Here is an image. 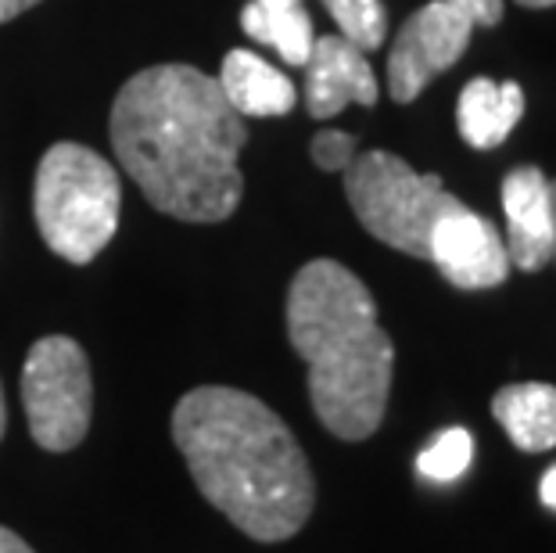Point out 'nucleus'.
I'll return each mask as SVG.
<instances>
[{
    "mask_svg": "<svg viewBox=\"0 0 556 553\" xmlns=\"http://www.w3.org/2000/svg\"><path fill=\"white\" fill-rule=\"evenodd\" d=\"M112 148L144 198L184 223L233 216L244 180V120L219 84L194 65H151L129 76L112 104Z\"/></svg>",
    "mask_w": 556,
    "mask_h": 553,
    "instance_id": "obj_1",
    "label": "nucleus"
},
{
    "mask_svg": "<svg viewBox=\"0 0 556 553\" xmlns=\"http://www.w3.org/2000/svg\"><path fill=\"white\" fill-rule=\"evenodd\" d=\"M173 442L205 500L244 536L280 543L309 521V461L263 399L223 385L194 388L176 403Z\"/></svg>",
    "mask_w": 556,
    "mask_h": 553,
    "instance_id": "obj_2",
    "label": "nucleus"
},
{
    "mask_svg": "<svg viewBox=\"0 0 556 553\" xmlns=\"http://www.w3.org/2000/svg\"><path fill=\"white\" fill-rule=\"evenodd\" d=\"M288 338L309 363L319 425L345 442L370 439L388 410L395 345L363 280L334 259L305 263L288 291Z\"/></svg>",
    "mask_w": 556,
    "mask_h": 553,
    "instance_id": "obj_3",
    "label": "nucleus"
},
{
    "mask_svg": "<svg viewBox=\"0 0 556 553\" xmlns=\"http://www.w3.org/2000/svg\"><path fill=\"white\" fill-rule=\"evenodd\" d=\"M123 187L98 151L62 140L40 159L33 213L47 249L68 263H90L115 238Z\"/></svg>",
    "mask_w": 556,
    "mask_h": 553,
    "instance_id": "obj_4",
    "label": "nucleus"
},
{
    "mask_svg": "<svg viewBox=\"0 0 556 553\" xmlns=\"http://www.w3.org/2000/svg\"><path fill=\"white\" fill-rule=\"evenodd\" d=\"M345 194L352 213L377 241L417 259H428V238L438 216L459 202L438 176L417 173L392 151H366L352 159Z\"/></svg>",
    "mask_w": 556,
    "mask_h": 553,
    "instance_id": "obj_5",
    "label": "nucleus"
},
{
    "mask_svg": "<svg viewBox=\"0 0 556 553\" xmlns=\"http://www.w3.org/2000/svg\"><path fill=\"white\" fill-rule=\"evenodd\" d=\"M22 399L29 431L43 450L65 453L79 445L93 410L87 352L65 335L40 338L22 367Z\"/></svg>",
    "mask_w": 556,
    "mask_h": 553,
    "instance_id": "obj_6",
    "label": "nucleus"
},
{
    "mask_svg": "<svg viewBox=\"0 0 556 553\" xmlns=\"http://www.w3.org/2000/svg\"><path fill=\"white\" fill-rule=\"evenodd\" d=\"M470 29H475V22L445 0H431L417 15H409L392 43V54H388V93H392V101H417L434 76L453 68L467 51Z\"/></svg>",
    "mask_w": 556,
    "mask_h": 553,
    "instance_id": "obj_7",
    "label": "nucleus"
},
{
    "mask_svg": "<svg viewBox=\"0 0 556 553\" xmlns=\"http://www.w3.org/2000/svg\"><path fill=\"white\" fill-rule=\"evenodd\" d=\"M428 259L442 269L448 285L464 291L495 288L510 277V252L503 234L464 202L438 216L428 238Z\"/></svg>",
    "mask_w": 556,
    "mask_h": 553,
    "instance_id": "obj_8",
    "label": "nucleus"
},
{
    "mask_svg": "<svg viewBox=\"0 0 556 553\" xmlns=\"http://www.w3.org/2000/svg\"><path fill=\"white\" fill-rule=\"evenodd\" d=\"M305 104L313 120H334L345 104H377V76L366 51L345 37H316L305 62Z\"/></svg>",
    "mask_w": 556,
    "mask_h": 553,
    "instance_id": "obj_9",
    "label": "nucleus"
},
{
    "mask_svg": "<svg viewBox=\"0 0 556 553\" xmlns=\"http://www.w3.org/2000/svg\"><path fill=\"white\" fill-rule=\"evenodd\" d=\"M506 252L510 266L535 274L553 259V194L549 180L535 166H517L503 180Z\"/></svg>",
    "mask_w": 556,
    "mask_h": 553,
    "instance_id": "obj_10",
    "label": "nucleus"
},
{
    "mask_svg": "<svg viewBox=\"0 0 556 553\" xmlns=\"http://www.w3.org/2000/svg\"><path fill=\"white\" fill-rule=\"evenodd\" d=\"M216 84L238 115H288L299 101L291 79L255 51H230Z\"/></svg>",
    "mask_w": 556,
    "mask_h": 553,
    "instance_id": "obj_11",
    "label": "nucleus"
},
{
    "mask_svg": "<svg viewBox=\"0 0 556 553\" xmlns=\"http://www.w3.org/2000/svg\"><path fill=\"white\" fill-rule=\"evenodd\" d=\"M520 115H525V90L517 84H492L484 76L470 79L456 104L459 134L478 151L500 148L520 123Z\"/></svg>",
    "mask_w": 556,
    "mask_h": 553,
    "instance_id": "obj_12",
    "label": "nucleus"
},
{
    "mask_svg": "<svg viewBox=\"0 0 556 553\" xmlns=\"http://www.w3.org/2000/svg\"><path fill=\"white\" fill-rule=\"evenodd\" d=\"M492 414L525 453L556 450V385L520 381L506 385L492 399Z\"/></svg>",
    "mask_w": 556,
    "mask_h": 553,
    "instance_id": "obj_13",
    "label": "nucleus"
},
{
    "mask_svg": "<svg viewBox=\"0 0 556 553\" xmlns=\"http://www.w3.org/2000/svg\"><path fill=\"white\" fill-rule=\"evenodd\" d=\"M241 29L255 43H266L283 58L288 65H305L313 51V18L302 4H266V0H252L241 11Z\"/></svg>",
    "mask_w": 556,
    "mask_h": 553,
    "instance_id": "obj_14",
    "label": "nucleus"
},
{
    "mask_svg": "<svg viewBox=\"0 0 556 553\" xmlns=\"http://www.w3.org/2000/svg\"><path fill=\"white\" fill-rule=\"evenodd\" d=\"M330 18L338 22L341 37L356 43L359 51H377L384 43L388 33V15L381 0H324Z\"/></svg>",
    "mask_w": 556,
    "mask_h": 553,
    "instance_id": "obj_15",
    "label": "nucleus"
},
{
    "mask_svg": "<svg viewBox=\"0 0 556 553\" xmlns=\"http://www.w3.org/2000/svg\"><path fill=\"white\" fill-rule=\"evenodd\" d=\"M475 456V439L467 428H448L417 456V470L431 481H456L470 467Z\"/></svg>",
    "mask_w": 556,
    "mask_h": 553,
    "instance_id": "obj_16",
    "label": "nucleus"
},
{
    "mask_svg": "<svg viewBox=\"0 0 556 553\" xmlns=\"http://www.w3.org/2000/svg\"><path fill=\"white\" fill-rule=\"evenodd\" d=\"M313 162L319 169L327 173H345L349 162L356 159V140L349 134H341V129H324V134L313 137Z\"/></svg>",
    "mask_w": 556,
    "mask_h": 553,
    "instance_id": "obj_17",
    "label": "nucleus"
},
{
    "mask_svg": "<svg viewBox=\"0 0 556 553\" xmlns=\"http://www.w3.org/2000/svg\"><path fill=\"white\" fill-rule=\"evenodd\" d=\"M445 4L464 11L475 26H495L503 18V0H445Z\"/></svg>",
    "mask_w": 556,
    "mask_h": 553,
    "instance_id": "obj_18",
    "label": "nucleus"
},
{
    "mask_svg": "<svg viewBox=\"0 0 556 553\" xmlns=\"http://www.w3.org/2000/svg\"><path fill=\"white\" fill-rule=\"evenodd\" d=\"M539 500H542V507H549L556 511V464L542 475V486H539Z\"/></svg>",
    "mask_w": 556,
    "mask_h": 553,
    "instance_id": "obj_19",
    "label": "nucleus"
},
{
    "mask_svg": "<svg viewBox=\"0 0 556 553\" xmlns=\"http://www.w3.org/2000/svg\"><path fill=\"white\" fill-rule=\"evenodd\" d=\"M0 553H33V546L26 543V539H18L11 528L0 525Z\"/></svg>",
    "mask_w": 556,
    "mask_h": 553,
    "instance_id": "obj_20",
    "label": "nucleus"
},
{
    "mask_svg": "<svg viewBox=\"0 0 556 553\" xmlns=\"http://www.w3.org/2000/svg\"><path fill=\"white\" fill-rule=\"evenodd\" d=\"M40 0H0V22H11L15 15H22L26 8H37Z\"/></svg>",
    "mask_w": 556,
    "mask_h": 553,
    "instance_id": "obj_21",
    "label": "nucleus"
},
{
    "mask_svg": "<svg viewBox=\"0 0 556 553\" xmlns=\"http://www.w3.org/2000/svg\"><path fill=\"white\" fill-rule=\"evenodd\" d=\"M549 194H553V263H556V180L549 184Z\"/></svg>",
    "mask_w": 556,
    "mask_h": 553,
    "instance_id": "obj_22",
    "label": "nucleus"
},
{
    "mask_svg": "<svg viewBox=\"0 0 556 553\" xmlns=\"http://www.w3.org/2000/svg\"><path fill=\"white\" fill-rule=\"evenodd\" d=\"M517 4H525V8H553L556 0H517Z\"/></svg>",
    "mask_w": 556,
    "mask_h": 553,
    "instance_id": "obj_23",
    "label": "nucleus"
},
{
    "mask_svg": "<svg viewBox=\"0 0 556 553\" xmlns=\"http://www.w3.org/2000/svg\"><path fill=\"white\" fill-rule=\"evenodd\" d=\"M4 425H8V414H4V392H0V439H4Z\"/></svg>",
    "mask_w": 556,
    "mask_h": 553,
    "instance_id": "obj_24",
    "label": "nucleus"
},
{
    "mask_svg": "<svg viewBox=\"0 0 556 553\" xmlns=\"http://www.w3.org/2000/svg\"><path fill=\"white\" fill-rule=\"evenodd\" d=\"M266 4H302V0H266Z\"/></svg>",
    "mask_w": 556,
    "mask_h": 553,
    "instance_id": "obj_25",
    "label": "nucleus"
}]
</instances>
